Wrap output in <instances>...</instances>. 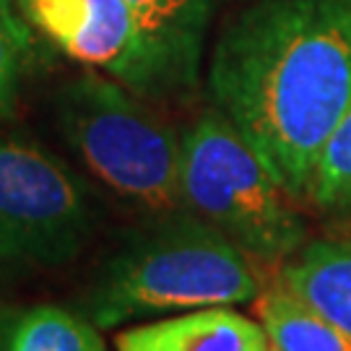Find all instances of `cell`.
I'll return each instance as SVG.
<instances>
[{"label": "cell", "instance_id": "obj_12", "mask_svg": "<svg viewBox=\"0 0 351 351\" xmlns=\"http://www.w3.org/2000/svg\"><path fill=\"white\" fill-rule=\"evenodd\" d=\"M307 198L320 208H351V104L317 154Z\"/></svg>", "mask_w": 351, "mask_h": 351}, {"label": "cell", "instance_id": "obj_14", "mask_svg": "<svg viewBox=\"0 0 351 351\" xmlns=\"http://www.w3.org/2000/svg\"><path fill=\"white\" fill-rule=\"evenodd\" d=\"M343 3H346V8H349V11H351V0H343Z\"/></svg>", "mask_w": 351, "mask_h": 351}, {"label": "cell", "instance_id": "obj_1", "mask_svg": "<svg viewBox=\"0 0 351 351\" xmlns=\"http://www.w3.org/2000/svg\"><path fill=\"white\" fill-rule=\"evenodd\" d=\"M208 84L291 198L351 104V11L343 0H258L221 32Z\"/></svg>", "mask_w": 351, "mask_h": 351}, {"label": "cell", "instance_id": "obj_11", "mask_svg": "<svg viewBox=\"0 0 351 351\" xmlns=\"http://www.w3.org/2000/svg\"><path fill=\"white\" fill-rule=\"evenodd\" d=\"M0 351H107V346L91 320L58 304H37L3 328Z\"/></svg>", "mask_w": 351, "mask_h": 351}, {"label": "cell", "instance_id": "obj_7", "mask_svg": "<svg viewBox=\"0 0 351 351\" xmlns=\"http://www.w3.org/2000/svg\"><path fill=\"white\" fill-rule=\"evenodd\" d=\"M117 351H271L261 323L232 307L180 313L123 330Z\"/></svg>", "mask_w": 351, "mask_h": 351}, {"label": "cell", "instance_id": "obj_5", "mask_svg": "<svg viewBox=\"0 0 351 351\" xmlns=\"http://www.w3.org/2000/svg\"><path fill=\"white\" fill-rule=\"evenodd\" d=\"M94 208L84 182L50 151L0 136V258L63 263L86 245Z\"/></svg>", "mask_w": 351, "mask_h": 351}, {"label": "cell", "instance_id": "obj_2", "mask_svg": "<svg viewBox=\"0 0 351 351\" xmlns=\"http://www.w3.org/2000/svg\"><path fill=\"white\" fill-rule=\"evenodd\" d=\"M261 291L263 276L250 255L182 211L114 255L88 297V315L97 328H114L133 317L237 307Z\"/></svg>", "mask_w": 351, "mask_h": 351}, {"label": "cell", "instance_id": "obj_4", "mask_svg": "<svg viewBox=\"0 0 351 351\" xmlns=\"http://www.w3.org/2000/svg\"><path fill=\"white\" fill-rule=\"evenodd\" d=\"M58 125L88 169L128 206L156 219L182 213V138L136 91L81 75L58 94Z\"/></svg>", "mask_w": 351, "mask_h": 351}, {"label": "cell", "instance_id": "obj_3", "mask_svg": "<svg viewBox=\"0 0 351 351\" xmlns=\"http://www.w3.org/2000/svg\"><path fill=\"white\" fill-rule=\"evenodd\" d=\"M182 206L258 265H284L304 245V224L265 159L219 110L182 136Z\"/></svg>", "mask_w": 351, "mask_h": 351}, {"label": "cell", "instance_id": "obj_10", "mask_svg": "<svg viewBox=\"0 0 351 351\" xmlns=\"http://www.w3.org/2000/svg\"><path fill=\"white\" fill-rule=\"evenodd\" d=\"M255 313L271 351H351V336L346 330L333 326L278 284L261 291Z\"/></svg>", "mask_w": 351, "mask_h": 351}, {"label": "cell", "instance_id": "obj_6", "mask_svg": "<svg viewBox=\"0 0 351 351\" xmlns=\"http://www.w3.org/2000/svg\"><path fill=\"white\" fill-rule=\"evenodd\" d=\"M19 8L65 55L99 68L138 97L185 86L125 0H19Z\"/></svg>", "mask_w": 351, "mask_h": 351}, {"label": "cell", "instance_id": "obj_13", "mask_svg": "<svg viewBox=\"0 0 351 351\" xmlns=\"http://www.w3.org/2000/svg\"><path fill=\"white\" fill-rule=\"evenodd\" d=\"M29 55H32L29 26L19 16L13 0H0V117L13 112Z\"/></svg>", "mask_w": 351, "mask_h": 351}, {"label": "cell", "instance_id": "obj_8", "mask_svg": "<svg viewBox=\"0 0 351 351\" xmlns=\"http://www.w3.org/2000/svg\"><path fill=\"white\" fill-rule=\"evenodd\" d=\"M278 287L351 336V237L302 245L281 265Z\"/></svg>", "mask_w": 351, "mask_h": 351}, {"label": "cell", "instance_id": "obj_9", "mask_svg": "<svg viewBox=\"0 0 351 351\" xmlns=\"http://www.w3.org/2000/svg\"><path fill=\"white\" fill-rule=\"evenodd\" d=\"M185 86L195 84L213 0H125Z\"/></svg>", "mask_w": 351, "mask_h": 351}]
</instances>
